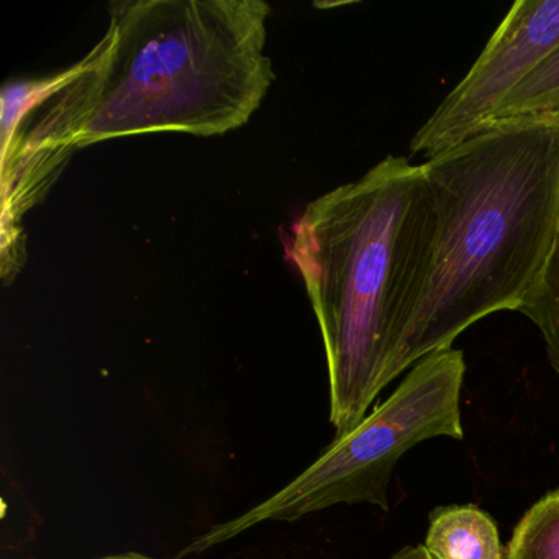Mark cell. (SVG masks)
Here are the masks:
<instances>
[{
    "mask_svg": "<svg viewBox=\"0 0 559 559\" xmlns=\"http://www.w3.org/2000/svg\"><path fill=\"white\" fill-rule=\"evenodd\" d=\"M515 119L559 122V48L510 94L490 122Z\"/></svg>",
    "mask_w": 559,
    "mask_h": 559,
    "instance_id": "8",
    "label": "cell"
},
{
    "mask_svg": "<svg viewBox=\"0 0 559 559\" xmlns=\"http://www.w3.org/2000/svg\"><path fill=\"white\" fill-rule=\"evenodd\" d=\"M464 374L461 349L451 346L425 356L388 401L352 431L335 438L296 479L243 515L212 526L189 543L178 559L222 545L260 523L296 522L338 503H371L388 510L389 479L404 453L431 438H463Z\"/></svg>",
    "mask_w": 559,
    "mask_h": 559,
    "instance_id": "4",
    "label": "cell"
},
{
    "mask_svg": "<svg viewBox=\"0 0 559 559\" xmlns=\"http://www.w3.org/2000/svg\"><path fill=\"white\" fill-rule=\"evenodd\" d=\"M93 55L38 80L14 81L2 91V280L24 266L22 218L44 201L80 148Z\"/></svg>",
    "mask_w": 559,
    "mask_h": 559,
    "instance_id": "5",
    "label": "cell"
},
{
    "mask_svg": "<svg viewBox=\"0 0 559 559\" xmlns=\"http://www.w3.org/2000/svg\"><path fill=\"white\" fill-rule=\"evenodd\" d=\"M99 559H155V558H152V556H148V555H143V552L127 551V552H120V555L103 556V558H99Z\"/></svg>",
    "mask_w": 559,
    "mask_h": 559,
    "instance_id": "12",
    "label": "cell"
},
{
    "mask_svg": "<svg viewBox=\"0 0 559 559\" xmlns=\"http://www.w3.org/2000/svg\"><path fill=\"white\" fill-rule=\"evenodd\" d=\"M391 559H433L425 545L405 546L401 551L395 552Z\"/></svg>",
    "mask_w": 559,
    "mask_h": 559,
    "instance_id": "11",
    "label": "cell"
},
{
    "mask_svg": "<svg viewBox=\"0 0 559 559\" xmlns=\"http://www.w3.org/2000/svg\"><path fill=\"white\" fill-rule=\"evenodd\" d=\"M507 559H559V489L523 515L510 539Z\"/></svg>",
    "mask_w": 559,
    "mask_h": 559,
    "instance_id": "9",
    "label": "cell"
},
{
    "mask_svg": "<svg viewBox=\"0 0 559 559\" xmlns=\"http://www.w3.org/2000/svg\"><path fill=\"white\" fill-rule=\"evenodd\" d=\"M425 548L433 559H507L492 516L474 506L435 510Z\"/></svg>",
    "mask_w": 559,
    "mask_h": 559,
    "instance_id": "7",
    "label": "cell"
},
{
    "mask_svg": "<svg viewBox=\"0 0 559 559\" xmlns=\"http://www.w3.org/2000/svg\"><path fill=\"white\" fill-rule=\"evenodd\" d=\"M263 0H130L91 50L80 148L148 133L225 135L274 81Z\"/></svg>",
    "mask_w": 559,
    "mask_h": 559,
    "instance_id": "3",
    "label": "cell"
},
{
    "mask_svg": "<svg viewBox=\"0 0 559 559\" xmlns=\"http://www.w3.org/2000/svg\"><path fill=\"white\" fill-rule=\"evenodd\" d=\"M421 166L433 248L385 388L479 320L519 312L559 238L558 120L490 122Z\"/></svg>",
    "mask_w": 559,
    "mask_h": 559,
    "instance_id": "1",
    "label": "cell"
},
{
    "mask_svg": "<svg viewBox=\"0 0 559 559\" xmlns=\"http://www.w3.org/2000/svg\"><path fill=\"white\" fill-rule=\"evenodd\" d=\"M519 312L538 326L549 361L559 374V238L542 276Z\"/></svg>",
    "mask_w": 559,
    "mask_h": 559,
    "instance_id": "10",
    "label": "cell"
},
{
    "mask_svg": "<svg viewBox=\"0 0 559 559\" xmlns=\"http://www.w3.org/2000/svg\"><path fill=\"white\" fill-rule=\"evenodd\" d=\"M558 48L559 0L515 2L466 76L415 133L411 152L428 159L479 132Z\"/></svg>",
    "mask_w": 559,
    "mask_h": 559,
    "instance_id": "6",
    "label": "cell"
},
{
    "mask_svg": "<svg viewBox=\"0 0 559 559\" xmlns=\"http://www.w3.org/2000/svg\"><path fill=\"white\" fill-rule=\"evenodd\" d=\"M424 166L388 156L307 205L286 243L325 346L330 421L352 431L385 388L433 248Z\"/></svg>",
    "mask_w": 559,
    "mask_h": 559,
    "instance_id": "2",
    "label": "cell"
}]
</instances>
